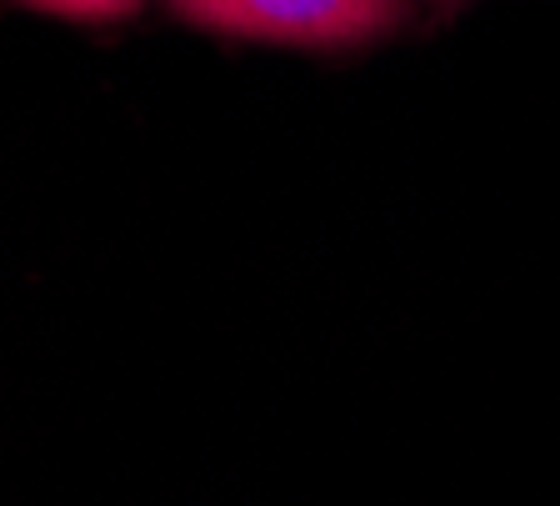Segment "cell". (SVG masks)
Wrapping results in <instances>:
<instances>
[{"instance_id": "obj_2", "label": "cell", "mask_w": 560, "mask_h": 506, "mask_svg": "<svg viewBox=\"0 0 560 506\" xmlns=\"http://www.w3.org/2000/svg\"><path fill=\"white\" fill-rule=\"evenodd\" d=\"M21 5H35V11L50 15H70V21H116V15H130L140 0H21Z\"/></svg>"}, {"instance_id": "obj_1", "label": "cell", "mask_w": 560, "mask_h": 506, "mask_svg": "<svg viewBox=\"0 0 560 506\" xmlns=\"http://www.w3.org/2000/svg\"><path fill=\"white\" fill-rule=\"evenodd\" d=\"M196 25L225 36L301 41V46H340L365 41L400 21V0H171Z\"/></svg>"}]
</instances>
